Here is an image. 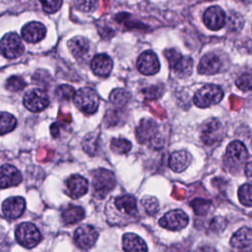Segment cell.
<instances>
[{
  "instance_id": "60d3db41",
  "label": "cell",
  "mask_w": 252,
  "mask_h": 252,
  "mask_svg": "<svg viewBox=\"0 0 252 252\" xmlns=\"http://www.w3.org/2000/svg\"><path fill=\"white\" fill-rule=\"evenodd\" d=\"M245 175L250 179L252 180V161H249L245 164Z\"/></svg>"
},
{
  "instance_id": "cb8c5ba5",
  "label": "cell",
  "mask_w": 252,
  "mask_h": 252,
  "mask_svg": "<svg viewBox=\"0 0 252 252\" xmlns=\"http://www.w3.org/2000/svg\"><path fill=\"white\" fill-rule=\"evenodd\" d=\"M85 217V210L80 206L69 205L61 213L62 221L67 225L80 222Z\"/></svg>"
},
{
  "instance_id": "484cf974",
  "label": "cell",
  "mask_w": 252,
  "mask_h": 252,
  "mask_svg": "<svg viewBox=\"0 0 252 252\" xmlns=\"http://www.w3.org/2000/svg\"><path fill=\"white\" fill-rule=\"evenodd\" d=\"M69 50L73 54L74 57L80 58L85 56L90 49V42L86 37L83 36H75L70 39L67 43Z\"/></svg>"
},
{
  "instance_id": "4fadbf2b",
  "label": "cell",
  "mask_w": 252,
  "mask_h": 252,
  "mask_svg": "<svg viewBox=\"0 0 252 252\" xmlns=\"http://www.w3.org/2000/svg\"><path fill=\"white\" fill-rule=\"evenodd\" d=\"M221 134L222 129L220 122L218 119L211 118L204 123L201 131V138L206 145L213 146L221 140Z\"/></svg>"
},
{
  "instance_id": "74e56055",
  "label": "cell",
  "mask_w": 252,
  "mask_h": 252,
  "mask_svg": "<svg viewBox=\"0 0 252 252\" xmlns=\"http://www.w3.org/2000/svg\"><path fill=\"white\" fill-rule=\"evenodd\" d=\"M42 6V9L48 13L53 14L57 12L62 5V0H39Z\"/></svg>"
},
{
  "instance_id": "9c48e42d",
  "label": "cell",
  "mask_w": 252,
  "mask_h": 252,
  "mask_svg": "<svg viewBox=\"0 0 252 252\" xmlns=\"http://www.w3.org/2000/svg\"><path fill=\"white\" fill-rule=\"evenodd\" d=\"M0 52L8 59L20 57L24 52V44L21 37L15 32L6 33L0 40Z\"/></svg>"
},
{
  "instance_id": "ab89813d",
  "label": "cell",
  "mask_w": 252,
  "mask_h": 252,
  "mask_svg": "<svg viewBox=\"0 0 252 252\" xmlns=\"http://www.w3.org/2000/svg\"><path fill=\"white\" fill-rule=\"evenodd\" d=\"M144 94L145 96L149 99H156L158 97H159L162 94V90L160 87L158 86H152L146 90H144Z\"/></svg>"
},
{
  "instance_id": "603a6c76",
  "label": "cell",
  "mask_w": 252,
  "mask_h": 252,
  "mask_svg": "<svg viewBox=\"0 0 252 252\" xmlns=\"http://www.w3.org/2000/svg\"><path fill=\"white\" fill-rule=\"evenodd\" d=\"M191 161V156L188 152L184 150H179L173 152L168 160V165L171 170L174 172H181L184 171Z\"/></svg>"
},
{
  "instance_id": "4316f807",
  "label": "cell",
  "mask_w": 252,
  "mask_h": 252,
  "mask_svg": "<svg viewBox=\"0 0 252 252\" xmlns=\"http://www.w3.org/2000/svg\"><path fill=\"white\" fill-rule=\"evenodd\" d=\"M130 99V94L123 89H115L109 95L110 102L117 108L125 106Z\"/></svg>"
},
{
  "instance_id": "b9f144b4",
  "label": "cell",
  "mask_w": 252,
  "mask_h": 252,
  "mask_svg": "<svg viewBox=\"0 0 252 252\" xmlns=\"http://www.w3.org/2000/svg\"><path fill=\"white\" fill-rule=\"evenodd\" d=\"M208 1H214V0H208Z\"/></svg>"
},
{
  "instance_id": "d6986e66",
  "label": "cell",
  "mask_w": 252,
  "mask_h": 252,
  "mask_svg": "<svg viewBox=\"0 0 252 252\" xmlns=\"http://www.w3.org/2000/svg\"><path fill=\"white\" fill-rule=\"evenodd\" d=\"M22 37L30 43H35L43 39L46 33L45 27L39 22H31L23 27Z\"/></svg>"
},
{
  "instance_id": "7a4b0ae2",
  "label": "cell",
  "mask_w": 252,
  "mask_h": 252,
  "mask_svg": "<svg viewBox=\"0 0 252 252\" xmlns=\"http://www.w3.org/2000/svg\"><path fill=\"white\" fill-rule=\"evenodd\" d=\"M93 191L96 198L104 199L115 187L114 173L105 168H98L92 172Z\"/></svg>"
},
{
  "instance_id": "f546056e",
  "label": "cell",
  "mask_w": 252,
  "mask_h": 252,
  "mask_svg": "<svg viewBox=\"0 0 252 252\" xmlns=\"http://www.w3.org/2000/svg\"><path fill=\"white\" fill-rule=\"evenodd\" d=\"M132 145L130 141L125 138H113L110 143V149L113 153L118 155H125L130 152Z\"/></svg>"
},
{
  "instance_id": "277c9868",
  "label": "cell",
  "mask_w": 252,
  "mask_h": 252,
  "mask_svg": "<svg viewBox=\"0 0 252 252\" xmlns=\"http://www.w3.org/2000/svg\"><path fill=\"white\" fill-rule=\"evenodd\" d=\"M164 56L168 61L169 68L178 77H188L193 70V59L190 56H184L176 49L170 48L164 51Z\"/></svg>"
},
{
  "instance_id": "836d02e7",
  "label": "cell",
  "mask_w": 252,
  "mask_h": 252,
  "mask_svg": "<svg viewBox=\"0 0 252 252\" xmlns=\"http://www.w3.org/2000/svg\"><path fill=\"white\" fill-rule=\"evenodd\" d=\"M141 204L148 215H155L158 211V202L155 197L144 196L141 200Z\"/></svg>"
},
{
  "instance_id": "83f0119b",
  "label": "cell",
  "mask_w": 252,
  "mask_h": 252,
  "mask_svg": "<svg viewBox=\"0 0 252 252\" xmlns=\"http://www.w3.org/2000/svg\"><path fill=\"white\" fill-rule=\"evenodd\" d=\"M17 120L14 115L8 112H0V135L7 134L15 129Z\"/></svg>"
},
{
  "instance_id": "d6a6232c",
  "label": "cell",
  "mask_w": 252,
  "mask_h": 252,
  "mask_svg": "<svg viewBox=\"0 0 252 252\" xmlns=\"http://www.w3.org/2000/svg\"><path fill=\"white\" fill-rule=\"evenodd\" d=\"M75 94H76V92H75L74 88L69 85H60L59 87H57V89L55 91V94L60 100L68 101V100L74 98Z\"/></svg>"
},
{
  "instance_id": "8fae6325",
  "label": "cell",
  "mask_w": 252,
  "mask_h": 252,
  "mask_svg": "<svg viewBox=\"0 0 252 252\" xmlns=\"http://www.w3.org/2000/svg\"><path fill=\"white\" fill-rule=\"evenodd\" d=\"M98 237V231L91 224L80 225L74 233L75 244L82 249L92 248Z\"/></svg>"
},
{
  "instance_id": "7c38bea8",
  "label": "cell",
  "mask_w": 252,
  "mask_h": 252,
  "mask_svg": "<svg viewBox=\"0 0 252 252\" xmlns=\"http://www.w3.org/2000/svg\"><path fill=\"white\" fill-rule=\"evenodd\" d=\"M188 222L189 219L182 210L169 211L158 220V223L161 227L173 231L184 228Z\"/></svg>"
},
{
  "instance_id": "e575fe53",
  "label": "cell",
  "mask_w": 252,
  "mask_h": 252,
  "mask_svg": "<svg viewBox=\"0 0 252 252\" xmlns=\"http://www.w3.org/2000/svg\"><path fill=\"white\" fill-rule=\"evenodd\" d=\"M212 203L208 200H204V199H195L191 202V206L195 212L196 215L198 216H204L208 213L210 207H211Z\"/></svg>"
},
{
  "instance_id": "8992f818",
  "label": "cell",
  "mask_w": 252,
  "mask_h": 252,
  "mask_svg": "<svg viewBox=\"0 0 252 252\" xmlns=\"http://www.w3.org/2000/svg\"><path fill=\"white\" fill-rule=\"evenodd\" d=\"M223 97V91L218 85L207 84L194 94V104L200 108H206L219 103Z\"/></svg>"
},
{
  "instance_id": "6da1fadb",
  "label": "cell",
  "mask_w": 252,
  "mask_h": 252,
  "mask_svg": "<svg viewBox=\"0 0 252 252\" xmlns=\"http://www.w3.org/2000/svg\"><path fill=\"white\" fill-rule=\"evenodd\" d=\"M106 215L109 221L114 223L125 224L135 220L139 215L135 197L124 194L112 198L106 207Z\"/></svg>"
},
{
  "instance_id": "ac0fdd59",
  "label": "cell",
  "mask_w": 252,
  "mask_h": 252,
  "mask_svg": "<svg viewBox=\"0 0 252 252\" xmlns=\"http://www.w3.org/2000/svg\"><path fill=\"white\" fill-rule=\"evenodd\" d=\"M22 174L19 169L11 164L0 166V188L18 186L22 182Z\"/></svg>"
},
{
  "instance_id": "5bb4252c",
  "label": "cell",
  "mask_w": 252,
  "mask_h": 252,
  "mask_svg": "<svg viewBox=\"0 0 252 252\" xmlns=\"http://www.w3.org/2000/svg\"><path fill=\"white\" fill-rule=\"evenodd\" d=\"M138 71L146 76L155 75L159 71V62L152 50L144 51L137 60Z\"/></svg>"
},
{
  "instance_id": "ba28073f",
  "label": "cell",
  "mask_w": 252,
  "mask_h": 252,
  "mask_svg": "<svg viewBox=\"0 0 252 252\" xmlns=\"http://www.w3.org/2000/svg\"><path fill=\"white\" fill-rule=\"evenodd\" d=\"M248 158L246 147L239 141H232L226 148L224 163L229 169H239Z\"/></svg>"
},
{
  "instance_id": "9a60e30c",
  "label": "cell",
  "mask_w": 252,
  "mask_h": 252,
  "mask_svg": "<svg viewBox=\"0 0 252 252\" xmlns=\"http://www.w3.org/2000/svg\"><path fill=\"white\" fill-rule=\"evenodd\" d=\"M66 193L72 199H79L86 195L89 190V183L87 179L80 174H73L67 178L65 182Z\"/></svg>"
},
{
  "instance_id": "f1b7e54d",
  "label": "cell",
  "mask_w": 252,
  "mask_h": 252,
  "mask_svg": "<svg viewBox=\"0 0 252 252\" xmlns=\"http://www.w3.org/2000/svg\"><path fill=\"white\" fill-rule=\"evenodd\" d=\"M84 151L91 156H94L98 149V135L96 133H89L85 136L83 141Z\"/></svg>"
},
{
  "instance_id": "3957f363",
  "label": "cell",
  "mask_w": 252,
  "mask_h": 252,
  "mask_svg": "<svg viewBox=\"0 0 252 252\" xmlns=\"http://www.w3.org/2000/svg\"><path fill=\"white\" fill-rule=\"evenodd\" d=\"M135 134L140 144H148L151 147L161 146V139L158 137V126L153 119H142L136 128Z\"/></svg>"
},
{
  "instance_id": "52a82bcc",
  "label": "cell",
  "mask_w": 252,
  "mask_h": 252,
  "mask_svg": "<svg viewBox=\"0 0 252 252\" xmlns=\"http://www.w3.org/2000/svg\"><path fill=\"white\" fill-rule=\"evenodd\" d=\"M17 242L28 249L35 247L41 240V234L38 228L32 222H22L15 231Z\"/></svg>"
},
{
  "instance_id": "ffe728a7",
  "label": "cell",
  "mask_w": 252,
  "mask_h": 252,
  "mask_svg": "<svg viewBox=\"0 0 252 252\" xmlns=\"http://www.w3.org/2000/svg\"><path fill=\"white\" fill-rule=\"evenodd\" d=\"M113 67L112 59L104 53L96 54L91 62L92 71L99 77H106L109 75Z\"/></svg>"
},
{
  "instance_id": "2e32d148",
  "label": "cell",
  "mask_w": 252,
  "mask_h": 252,
  "mask_svg": "<svg viewBox=\"0 0 252 252\" xmlns=\"http://www.w3.org/2000/svg\"><path fill=\"white\" fill-rule=\"evenodd\" d=\"M203 22L209 30L219 31L225 24L224 11L219 6H211L205 11L203 15Z\"/></svg>"
},
{
  "instance_id": "f35d334b",
  "label": "cell",
  "mask_w": 252,
  "mask_h": 252,
  "mask_svg": "<svg viewBox=\"0 0 252 252\" xmlns=\"http://www.w3.org/2000/svg\"><path fill=\"white\" fill-rule=\"evenodd\" d=\"M121 114L122 113L118 109H112V110L107 111V113L105 115L107 127L116 126L121 121Z\"/></svg>"
},
{
  "instance_id": "7402d4cb",
  "label": "cell",
  "mask_w": 252,
  "mask_h": 252,
  "mask_svg": "<svg viewBox=\"0 0 252 252\" xmlns=\"http://www.w3.org/2000/svg\"><path fill=\"white\" fill-rule=\"evenodd\" d=\"M220 60L214 53L204 55L198 65V72L202 75H214L220 69Z\"/></svg>"
},
{
  "instance_id": "d590c367",
  "label": "cell",
  "mask_w": 252,
  "mask_h": 252,
  "mask_svg": "<svg viewBox=\"0 0 252 252\" xmlns=\"http://www.w3.org/2000/svg\"><path fill=\"white\" fill-rule=\"evenodd\" d=\"M25 80L20 76H12L6 82V89L10 92H19L26 87Z\"/></svg>"
},
{
  "instance_id": "44dd1931",
  "label": "cell",
  "mask_w": 252,
  "mask_h": 252,
  "mask_svg": "<svg viewBox=\"0 0 252 252\" xmlns=\"http://www.w3.org/2000/svg\"><path fill=\"white\" fill-rule=\"evenodd\" d=\"M122 248L124 252H148L146 242L137 234L128 232L122 236Z\"/></svg>"
},
{
  "instance_id": "30bf717a",
  "label": "cell",
  "mask_w": 252,
  "mask_h": 252,
  "mask_svg": "<svg viewBox=\"0 0 252 252\" xmlns=\"http://www.w3.org/2000/svg\"><path fill=\"white\" fill-rule=\"evenodd\" d=\"M24 105L32 112H39L45 109L49 104L47 94L40 89H32L28 91L23 98Z\"/></svg>"
},
{
  "instance_id": "4dcf8cb0",
  "label": "cell",
  "mask_w": 252,
  "mask_h": 252,
  "mask_svg": "<svg viewBox=\"0 0 252 252\" xmlns=\"http://www.w3.org/2000/svg\"><path fill=\"white\" fill-rule=\"evenodd\" d=\"M238 199L246 207H252V185L244 184L238 189Z\"/></svg>"
},
{
  "instance_id": "d4e9b609",
  "label": "cell",
  "mask_w": 252,
  "mask_h": 252,
  "mask_svg": "<svg viewBox=\"0 0 252 252\" xmlns=\"http://www.w3.org/2000/svg\"><path fill=\"white\" fill-rule=\"evenodd\" d=\"M252 244V228L243 226L231 236L230 245L237 249L245 248Z\"/></svg>"
},
{
  "instance_id": "5b68a950",
  "label": "cell",
  "mask_w": 252,
  "mask_h": 252,
  "mask_svg": "<svg viewBox=\"0 0 252 252\" xmlns=\"http://www.w3.org/2000/svg\"><path fill=\"white\" fill-rule=\"evenodd\" d=\"M73 99L77 108L85 114H94L98 109L99 97L92 88L86 87L78 90Z\"/></svg>"
},
{
  "instance_id": "8d00e7d4",
  "label": "cell",
  "mask_w": 252,
  "mask_h": 252,
  "mask_svg": "<svg viewBox=\"0 0 252 252\" xmlns=\"http://www.w3.org/2000/svg\"><path fill=\"white\" fill-rule=\"evenodd\" d=\"M98 0H75V7L82 12H93L97 7Z\"/></svg>"
},
{
  "instance_id": "1f68e13d",
  "label": "cell",
  "mask_w": 252,
  "mask_h": 252,
  "mask_svg": "<svg viewBox=\"0 0 252 252\" xmlns=\"http://www.w3.org/2000/svg\"><path fill=\"white\" fill-rule=\"evenodd\" d=\"M235 85L239 90L243 92L252 91V71L242 73L236 79Z\"/></svg>"
},
{
  "instance_id": "e0dca14e",
  "label": "cell",
  "mask_w": 252,
  "mask_h": 252,
  "mask_svg": "<svg viewBox=\"0 0 252 252\" xmlns=\"http://www.w3.org/2000/svg\"><path fill=\"white\" fill-rule=\"evenodd\" d=\"M26 208V201L23 197L15 196L6 199L2 204L3 215L9 220L20 218Z\"/></svg>"
}]
</instances>
